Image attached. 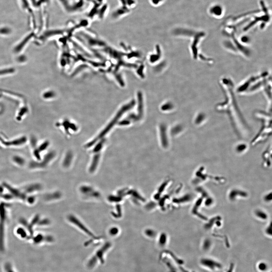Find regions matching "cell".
Instances as JSON below:
<instances>
[{
    "label": "cell",
    "instance_id": "obj_1",
    "mask_svg": "<svg viewBox=\"0 0 272 272\" xmlns=\"http://www.w3.org/2000/svg\"><path fill=\"white\" fill-rule=\"evenodd\" d=\"M14 160L18 163L22 164L24 162V160L19 157H16L14 158Z\"/></svg>",
    "mask_w": 272,
    "mask_h": 272
}]
</instances>
